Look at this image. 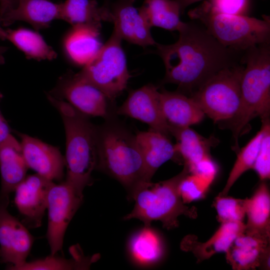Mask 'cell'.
<instances>
[{
    "instance_id": "obj_1",
    "label": "cell",
    "mask_w": 270,
    "mask_h": 270,
    "mask_svg": "<svg viewBox=\"0 0 270 270\" xmlns=\"http://www.w3.org/2000/svg\"><path fill=\"white\" fill-rule=\"evenodd\" d=\"M178 32L174 43L154 46L166 70L162 84H176V91L191 97L216 72L241 63L244 52L224 46L202 24L184 22Z\"/></svg>"
},
{
    "instance_id": "obj_2",
    "label": "cell",
    "mask_w": 270,
    "mask_h": 270,
    "mask_svg": "<svg viewBox=\"0 0 270 270\" xmlns=\"http://www.w3.org/2000/svg\"><path fill=\"white\" fill-rule=\"evenodd\" d=\"M113 115L96 126V169L118 181L130 199L150 183L136 134Z\"/></svg>"
},
{
    "instance_id": "obj_3",
    "label": "cell",
    "mask_w": 270,
    "mask_h": 270,
    "mask_svg": "<svg viewBox=\"0 0 270 270\" xmlns=\"http://www.w3.org/2000/svg\"><path fill=\"white\" fill-rule=\"evenodd\" d=\"M244 64L241 80V98L238 109L230 119L219 123L232 130L233 148L240 150L238 140L250 122L256 117L262 120L270 115V43L252 46L242 54Z\"/></svg>"
},
{
    "instance_id": "obj_4",
    "label": "cell",
    "mask_w": 270,
    "mask_h": 270,
    "mask_svg": "<svg viewBox=\"0 0 270 270\" xmlns=\"http://www.w3.org/2000/svg\"><path fill=\"white\" fill-rule=\"evenodd\" d=\"M47 98L60 114L64 126L66 181L83 194L85 187L90 184L92 174L97 167L96 126L88 116L64 100L48 94Z\"/></svg>"
},
{
    "instance_id": "obj_5",
    "label": "cell",
    "mask_w": 270,
    "mask_h": 270,
    "mask_svg": "<svg viewBox=\"0 0 270 270\" xmlns=\"http://www.w3.org/2000/svg\"><path fill=\"white\" fill-rule=\"evenodd\" d=\"M189 173L188 166L184 164L180 172L174 177L158 183L151 182L138 190L132 198L135 202L134 208L124 219H138L147 226L158 220L164 228L170 230L178 226V218L180 216L195 218L196 208L186 205L179 190L181 181Z\"/></svg>"
},
{
    "instance_id": "obj_6",
    "label": "cell",
    "mask_w": 270,
    "mask_h": 270,
    "mask_svg": "<svg viewBox=\"0 0 270 270\" xmlns=\"http://www.w3.org/2000/svg\"><path fill=\"white\" fill-rule=\"evenodd\" d=\"M188 15L200 22L208 32L224 46L244 52L256 45L270 42V18L262 20L246 15L214 12L202 4Z\"/></svg>"
},
{
    "instance_id": "obj_7",
    "label": "cell",
    "mask_w": 270,
    "mask_h": 270,
    "mask_svg": "<svg viewBox=\"0 0 270 270\" xmlns=\"http://www.w3.org/2000/svg\"><path fill=\"white\" fill-rule=\"evenodd\" d=\"M244 64L225 68L208 79L190 97L215 123L232 118L241 98V80Z\"/></svg>"
},
{
    "instance_id": "obj_8",
    "label": "cell",
    "mask_w": 270,
    "mask_h": 270,
    "mask_svg": "<svg viewBox=\"0 0 270 270\" xmlns=\"http://www.w3.org/2000/svg\"><path fill=\"white\" fill-rule=\"evenodd\" d=\"M122 41L113 31L95 56L78 72L112 102L126 88L130 78Z\"/></svg>"
},
{
    "instance_id": "obj_9",
    "label": "cell",
    "mask_w": 270,
    "mask_h": 270,
    "mask_svg": "<svg viewBox=\"0 0 270 270\" xmlns=\"http://www.w3.org/2000/svg\"><path fill=\"white\" fill-rule=\"evenodd\" d=\"M49 94L68 103L83 114L104 119L116 114L112 102L98 88L82 78L78 73L69 71L62 75Z\"/></svg>"
},
{
    "instance_id": "obj_10",
    "label": "cell",
    "mask_w": 270,
    "mask_h": 270,
    "mask_svg": "<svg viewBox=\"0 0 270 270\" xmlns=\"http://www.w3.org/2000/svg\"><path fill=\"white\" fill-rule=\"evenodd\" d=\"M83 194L78 192L66 180L54 184L48 197V226L46 238L50 254L62 250L68 226L83 200Z\"/></svg>"
},
{
    "instance_id": "obj_11",
    "label": "cell",
    "mask_w": 270,
    "mask_h": 270,
    "mask_svg": "<svg viewBox=\"0 0 270 270\" xmlns=\"http://www.w3.org/2000/svg\"><path fill=\"white\" fill-rule=\"evenodd\" d=\"M10 198H0V261L17 270L26 262L34 238L26 227L8 210Z\"/></svg>"
},
{
    "instance_id": "obj_12",
    "label": "cell",
    "mask_w": 270,
    "mask_h": 270,
    "mask_svg": "<svg viewBox=\"0 0 270 270\" xmlns=\"http://www.w3.org/2000/svg\"><path fill=\"white\" fill-rule=\"evenodd\" d=\"M117 115H124L148 124L150 129L168 137L170 125L160 106V92L152 84L131 91L121 106L116 108Z\"/></svg>"
},
{
    "instance_id": "obj_13",
    "label": "cell",
    "mask_w": 270,
    "mask_h": 270,
    "mask_svg": "<svg viewBox=\"0 0 270 270\" xmlns=\"http://www.w3.org/2000/svg\"><path fill=\"white\" fill-rule=\"evenodd\" d=\"M54 182L36 174L26 176L16 186L14 203L22 217V222L28 228L42 224L47 208L48 192Z\"/></svg>"
},
{
    "instance_id": "obj_14",
    "label": "cell",
    "mask_w": 270,
    "mask_h": 270,
    "mask_svg": "<svg viewBox=\"0 0 270 270\" xmlns=\"http://www.w3.org/2000/svg\"><path fill=\"white\" fill-rule=\"evenodd\" d=\"M135 0H115L110 2L108 8L111 22L114 31L122 40L142 47L155 46L150 32L151 28L146 22L139 8L135 7Z\"/></svg>"
},
{
    "instance_id": "obj_15",
    "label": "cell",
    "mask_w": 270,
    "mask_h": 270,
    "mask_svg": "<svg viewBox=\"0 0 270 270\" xmlns=\"http://www.w3.org/2000/svg\"><path fill=\"white\" fill-rule=\"evenodd\" d=\"M18 135L22 154L28 168L50 180L60 181L66 162L59 148L27 134Z\"/></svg>"
},
{
    "instance_id": "obj_16",
    "label": "cell",
    "mask_w": 270,
    "mask_h": 270,
    "mask_svg": "<svg viewBox=\"0 0 270 270\" xmlns=\"http://www.w3.org/2000/svg\"><path fill=\"white\" fill-rule=\"evenodd\" d=\"M270 240L244 232L226 252L228 262L234 270H269Z\"/></svg>"
},
{
    "instance_id": "obj_17",
    "label": "cell",
    "mask_w": 270,
    "mask_h": 270,
    "mask_svg": "<svg viewBox=\"0 0 270 270\" xmlns=\"http://www.w3.org/2000/svg\"><path fill=\"white\" fill-rule=\"evenodd\" d=\"M101 25L72 26L62 42L66 58L75 66L83 67L97 54L104 44L100 38Z\"/></svg>"
},
{
    "instance_id": "obj_18",
    "label": "cell",
    "mask_w": 270,
    "mask_h": 270,
    "mask_svg": "<svg viewBox=\"0 0 270 270\" xmlns=\"http://www.w3.org/2000/svg\"><path fill=\"white\" fill-rule=\"evenodd\" d=\"M60 3L50 0H18L16 6L1 16L2 24L6 26L16 21H22L38 30L60 19Z\"/></svg>"
},
{
    "instance_id": "obj_19",
    "label": "cell",
    "mask_w": 270,
    "mask_h": 270,
    "mask_svg": "<svg viewBox=\"0 0 270 270\" xmlns=\"http://www.w3.org/2000/svg\"><path fill=\"white\" fill-rule=\"evenodd\" d=\"M160 104L168 124L178 128H187L200 122L205 114L194 100L178 91L162 89Z\"/></svg>"
},
{
    "instance_id": "obj_20",
    "label": "cell",
    "mask_w": 270,
    "mask_h": 270,
    "mask_svg": "<svg viewBox=\"0 0 270 270\" xmlns=\"http://www.w3.org/2000/svg\"><path fill=\"white\" fill-rule=\"evenodd\" d=\"M136 136L150 180L162 164L170 160H178L180 156L168 136L150 129L138 131Z\"/></svg>"
},
{
    "instance_id": "obj_21",
    "label": "cell",
    "mask_w": 270,
    "mask_h": 270,
    "mask_svg": "<svg viewBox=\"0 0 270 270\" xmlns=\"http://www.w3.org/2000/svg\"><path fill=\"white\" fill-rule=\"evenodd\" d=\"M245 229V224L242 222L220 223L219 228L206 241L199 242L191 236L186 240V247L192 252L198 262H201L216 254L226 253Z\"/></svg>"
},
{
    "instance_id": "obj_22",
    "label": "cell",
    "mask_w": 270,
    "mask_h": 270,
    "mask_svg": "<svg viewBox=\"0 0 270 270\" xmlns=\"http://www.w3.org/2000/svg\"><path fill=\"white\" fill-rule=\"evenodd\" d=\"M170 131L176 140V150L189 170L202 160L210 156V148L218 143L213 136L204 138L190 127L178 128L170 125Z\"/></svg>"
},
{
    "instance_id": "obj_23",
    "label": "cell",
    "mask_w": 270,
    "mask_h": 270,
    "mask_svg": "<svg viewBox=\"0 0 270 270\" xmlns=\"http://www.w3.org/2000/svg\"><path fill=\"white\" fill-rule=\"evenodd\" d=\"M245 209L244 232L270 238V193L264 181L250 198H245Z\"/></svg>"
},
{
    "instance_id": "obj_24",
    "label": "cell",
    "mask_w": 270,
    "mask_h": 270,
    "mask_svg": "<svg viewBox=\"0 0 270 270\" xmlns=\"http://www.w3.org/2000/svg\"><path fill=\"white\" fill-rule=\"evenodd\" d=\"M60 19L72 26L101 25L111 22V16L108 6H100L96 0H66L60 2Z\"/></svg>"
},
{
    "instance_id": "obj_25",
    "label": "cell",
    "mask_w": 270,
    "mask_h": 270,
    "mask_svg": "<svg viewBox=\"0 0 270 270\" xmlns=\"http://www.w3.org/2000/svg\"><path fill=\"white\" fill-rule=\"evenodd\" d=\"M128 250L135 262L142 265L158 262L164 252L162 238L150 226H144L132 236L128 242Z\"/></svg>"
},
{
    "instance_id": "obj_26",
    "label": "cell",
    "mask_w": 270,
    "mask_h": 270,
    "mask_svg": "<svg viewBox=\"0 0 270 270\" xmlns=\"http://www.w3.org/2000/svg\"><path fill=\"white\" fill-rule=\"evenodd\" d=\"M28 169L21 150L8 145L0 148V197L10 198V194L26 176Z\"/></svg>"
},
{
    "instance_id": "obj_27",
    "label": "cell",
    "mask_w": 270,
    "mask_h": 270,
    "mask_svg": "<svg viewBox=\"0 0 270 270\" xmlns=\"http://www.w3.org/2000/svg\"><path fill=\"white\" fill-rule=\"evenodd\" d=\"M139 10L151 28L178 32L184 23L180 18V6L174 0H144Z\"/></svg>"
},
{
    "instance_id": "obj_28",
    "label": "cell",
    "mask_w": 270,
    "mask_h": 270,
    "mask_svg": "<svg viewBox=\"0 0 270 270\" xmlns=\"http://www.w3.org/2000/svg\"><path fill=\"white\" fill-rule=\"evenodd\" d=\"M6 31V40L22 51L27 58L51 60L56 58V52L37 30L18 28Z\"/></svg>"
},
{
    "instance_id": "obj_29",
    "label": "cell",
    "mask_w": 270,
    "mask_h": 270,
    "mask_svg": "<svg viewBox=\"0 0 270 270\" xmlns=\"http://www.w3.org/2000/svg\"><path fill=\"white\" fill-rule=\"evenodd\" d=\"M264 132L262 124L260 130L238 151L236 162L230 172L225 186L218 196H227L232 187L246 171L252 168Z\"/></svg>"
},
{
    "instance_id": "obj_30",
    "label": "cell",
    "mask_w": 270,
    "mask_h": 270,
    "mask_svg": "<svg viewBox=\"0 0 270 270\" xmlns=\"http://www.w3.org/2000/svg\"><path fill=\"white\" fill-rule=\"evenodd\" d=\"M73 258L66 259L54 255H50L45 258L26 262L17 270H84L90 268V264L96 260V256L86 257L80 254L78 248L75 246L70 248Z\"/></svg>"
},
{
    "instance_id": "obj_31",
    "label": "cell",
    "mask_w": 270,
    "mask_h": 270,
    "mask_svg": "<svg viewBox=\"0 0 270 270\" xmlns=\"http://www.w3.org/2000/svg\"><path fill=\"white\" fill-rule=\"evenodd\" d=\"M214 206L220 223L244 222L246 217L245 198L218 195L214 198Z\"/></svg>"
},
{
    "instance_id": "obj_32",
    "label": "cell",
    "mask_w": 270,
    "mask_h": 270,
    "mask_svg": "<svg viewBox=\"0 0 270 270\" xmlns=\"http://www.w3.org/2000/svg\"><path fill=\"white\" fill-rule=\"evenodd\" d=\"M210 184L202 176L190 172L182 179L179 186L183 202L187 204L202 198Z\"/></svg>"
},
{
    "instance_id": "obj_33",
    "label": "cell",
    "mask_w": 270,
    "mask_h": 270,
    "mask_svg": "<svg viewBox=\"0 0 270 270\" xmlns=\"http://www.w3.org/2000/svg\"><path fill=\"white\" fill-rule=\"evenodd\" d=\"M262 122L264 132L252 169L264 181L270 178V119Z\"/></svg>"
},
{
    "instance_id": "obj_34",
    "label": "cell",
    "mask_w": 270,
    "mask_h": 270,
    "mask_svg": "<svg viewBox=\"0 0 270 270\" xmlns=\"http://www.w3.org/2000/svg\"><path fill=\"white\" fill-rule=\"evenodd\" d=\"M248 0H208L202 4L210 11L230 15H245Z\"/></svg>"
},
{
    "instance_id": "obj_35",
    "label": "cell",
    "mask_w": 270,
    "mask_h": 270,
    "mask_svg": "<svg viewBox=\"0 0 270 270\" xmlns=\"http://www.w3.org/2000/svg\"><path fill=\"white\" fill-rule=\"evenodd\" d=\"M218 172V167L211 156L202 160L190 170V173L199 175L211 184Z\"/></svg>"
},
{
    "instance_id": "obj_36",
    "label": "cell",
    "mask_w": 270,
    "mask_h": 270,
    "mask_svg": "<svg viewBox=\"0 0 270 270\" xmlns=\"http://www.w3.org/2000/svg\"><path fill=\"white\" fill-rule=\"evenodd\" d=\"M1 98L2 94L0 93V100ZM5 145L13 146L22 151L20 142L11 134L10 127L0 110V148Z\"/></svg>"
},
{
    "instance_id": "obj_37",
    "label": "cell",
    "mask_w": 270,
    "mask_h": 270,
    "mask_svg": "<svg viewBox=\"0 0 270 270\" xmlns=\"http://www.w3.org/2000/svg\"><path fill=\"white\" fill-rule=\"evenodd\" d=\"M18 0H0V16H2L16 6Z\"/></svg>"
},
{
    "instance_id": "obj_38",
    "label": "cell",
    "mask_w": 270,
    "mask_h": 270,
    "mask_svg": "<svg viewBox=\"0 0 270 270\" xmlns=\"http://www.w3.org/2000/svg\"><path fill=\"white\" fill-rule=\"evenodd\" d=\"M176 1L179 4L180 8L181 14H183L186 8L190 5L204 0H174Z\"/></svg>"
},
{
    "instance_id": "obj_39",
    "label": "cell",
    "mask_w": 270,
    "mask_h": 270,
    "mask_svg": "<svg viewBox=\"0 0 270 270\" xmlns=\"http://www.w3.org/2000/svg\"><path fill=\"white\" fill-rule=\"evenodd\" d=\"M8 48L6 46H0V64H2L4 63V53L8 50Z\"/></svg>"
},
{
    "instance_id": "obj_40",
    "label": "cell",
    "mask_w": 270,
    "mask_h": 270,
    "mask_svg": "<svg viewBox=\"0 0 270 270\" xmlns=\"http://www.w3.org/2000/svg\"><path fill=\"white\" fill-rule=\"evenodd\" d=\"M0 40H6V31L3 28L2 24V19L0 16Z\"/></svg>"
},
{
    "instance_id": "obj_41",
    "label": "cell",
    "mask_w": 270,
    "mask_h": 270,
    "mask_svg": "<svg viewBox=\"0 0 270 270\" xmlns=\"http://www.w3.org/2000/svg\"><path fill=\"white\" fill-rule=\"evenodd\" d=\"M110 0H104V5L108 6L110 4Z\"/></svg>"
}]
</instances>
